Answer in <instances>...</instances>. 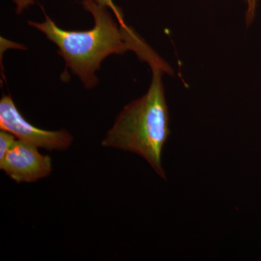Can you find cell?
Returning <instances> with one entry per match:
<instances>
[{"label": "cell", "mask_w": 261, "mask_h": 261, "mask_svg": "<svg viewBox=\"0 0 261 261\" xmlns=\"http://www.w3.org/2000/svg\"><path fill=\"white\" fill-rule=\"evenodd\" d=\"M84 9L93 16V28L83 32L63 30L47 15L42 23L29 21L58 47L66 70L77 75L85 89L98 84L96 72L102 62L111 55H123L132 50L149 66L163 60L130 27L113 18L109 8L94 0H83Z\"/></svg>", "instance_id": "1"}, {"label": "cell", "mask_w": 261, "mask_h": 261, "mask_svg": "<svg viewBox=\"0 0 261 261\" xmlns=\"http://www.w3.org/2000/svg\"><path fill=\"white\" fill-rule=\"evenodd\" d=\"M150 68L152 77L147 93L123 108L101 145L140 154L166 179L161 156L170 135L169 113L162 76L173 70L168 64Z\"/></svg>", "instance_id": "2"}, {"label": "cell", "mask_w": 261, "mask_h": 261, "mask_svg": "<svg viewBox=\"0 0 261 261\" xmlns=\"http://www.w3.org/2000/svg\"><path fill=\"white\" fill-rule=\"evenodd\" d=\"M0 128L23 141L47 150H65L73 142V136L68 130L40 129L29 123L10 95H4L0 99Z\"/></svg>", "instance_id": "3"}, {"label": "cell", "mask_w": 261, "mask_h": 261, "mask_svg": "<svg viewBox=\"0 0 261 261\" xmlns=\"http://www.w3.org/2000/svg\"><path fill=\"white\" fill-rule=\"evenodd\" d=\"M37 148L23 141H15L5 159L0 161V168L17 183H32L47 177L53 171L51 158L43 155Z\"/></svg>", "instance_id": "4"}, {"label": "cell", "mask_w": 261, "mask_h": 261, "mask_svg": "<svg viewBox=\"0 0 261 261\" xmlns=\"http://www.w3.org/2000/svg\"><path fill=\"white\" fill-rule=\"evenodd\" d=\"M14 135L6 130H1L0 132V161L5 159L6 154L13 147L15 141Z\"/></svg>", "instance_id": "5"}, {"label": "cell", "mask_w": 261, "mask_h": 261, "mask_svg": "<svg viewBox=\"0 0 261 261\" xmlns=\"http://www.w3.org/2000/svg\"><path fill=\"white\" fill-rule=\"evenodd\" d=\"M94 1L97 2L99 4L107 6L111 11L113 12L116 18L118 19L121 23H125L124 20H123V13H122L121 9L114 4L113 0H94Z\"/></svg>", "instance_id": "6"}, {"label": "cell", "mask_w": 261, "mask_h": 261, "mask_svg": "<svg viewBox=\"0 0 261 261\" xmlns=\"http://www.w3.org/2000/svg\"><path fill=\"white\" fill-rule=\"evenodd\" d=\"M258 0H247V11L245 20L247 25H250L255 18Z\"/></svg>", "instance_id": "7"}, {"label": "cell", "mask_w": 261, "mask_h": 261, "mask_svg": "<svg viewBox=\"0 0 261 261\" xmlns=\"http://www.w3.org/2000/svg\"><path fill=\"white\" fill-rule=\"evenodd\" d=\"M16 5L17 14H21L24 10L35 3V0H12Z\"/></svg>", "instance_id": "8"}]
</instances>
